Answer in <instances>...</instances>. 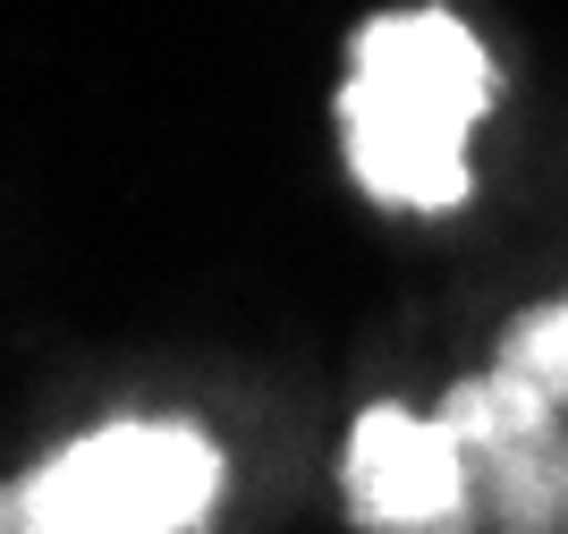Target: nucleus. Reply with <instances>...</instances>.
<instances>
[{
	"instance_id": "nucleus-4",
	"label": "nucleus",
	"mask_w": 568,
	"mask_h": 534,
	"mask_svg": "<svg viewBox=\"0 0 568 534\" xmlns=\"http://www.w3.org/2000/svg\"><path fill=\"white\" fill-rule=\"evenodd\" d=\"M339 501H348L356 534H475L484 526L450 424L416 416V407H365L348 424Z\"/></svg>"
},
{
	"instance_id": "nucleus-2",
	"label": "nucleus",
	"mask_w": 568,
	"mask_h": 534,
	"mask_svg": "<svg viewBox=\"0 0 568 534\" xmlns=\"http://www.w3.org/2000/svg\"><path fill=\"white\" fill-rule=\"evenodd\" d=\"M34 534H195L221 501V450L195 424H102L18 484Z\"/></svg>"
},
{
	"instance_id": "nucleus-5",
	"label": "nucleus",
	"mask_w": 568,
	"mask_h": 534,
	"mask_svg": "<svg viewBox=\"0 0 568 534\" xmlns=\"http://www.w3.org/2000/svg\"><path fill=\"white\" fill-rule=\"evenodd\" d=\"M493 373L526 382V391L544 399V407H560V416H568V298H551V305H526L518 323L500 331Z\"/></svg>"
},
{
	"instance_id": "nucleus-3",
	"label": "nucleus",
	"mask_w": 568,
	"mask_h": 534,
	"mask_svg": "<svg viewBox=\"0 0 568 534\" xmlns=\"http://www.w3.org/2000/svg\"><path fill=\"white\" fill-rule=\"evenodd\" d=\"M433 416L450 424L467 459L475 510L493 534H568V416L509 382V373H467Z\"/></svg>"
},
{
	"instance_id": "nucleus-1",
	"label": "nucleus",
	"mask_w": 568,
	"mask_h": 534,
	"mask_svg": "<svg viewBox=\"0 0 568 534\" xmlns=\"http://www.w3.org/2000/svg\"><path fill=\"white\" fill-rule=\"evenodd\" d=\"M493 60L450 9L365 18L339 85V144L374 204L450 212L467 204V128L493 111Z\"/></svg>"
}]
</instances>
